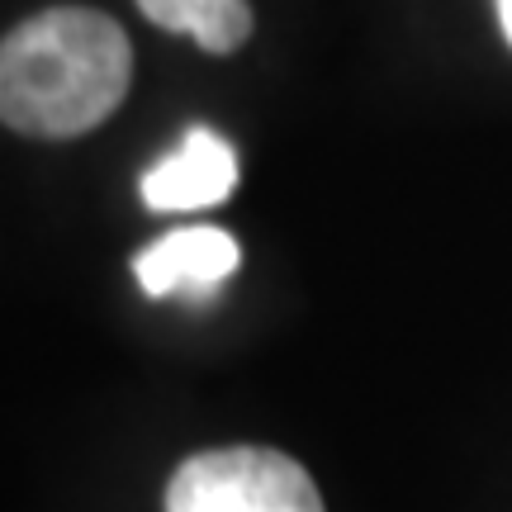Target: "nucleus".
I'll return each instance as SVG.
<instances>
[{"label": "nucleus", "mask_w": 512, "mask_h": 512, "mask_svg": "<svg viewBox=\"0 0 512 512\" xmlns=\"http://www.w3.org/2000/svg\"><path fill=\"white\" fill-rule=\"evenodd\" d=\"M133 53L100 10L57 5L0 38V119L29 138H76L105 124L128 91Z\"/></svg>", "instance_id": "1"}, {"label": "nucleus", "mask_w": 512, "mask_h": 512, "mask_svg": "<svg viewBox=\"0 0 512 512\" xmlns=\"http://www.w3.org/2000/svg\"><path fill=\"white\" fill-rule=\"evenodd\" d=\"M166 512H323V498L299 460L271 446H219L171 475Z\"/></svg>", "instance_id": "2"}, {"label": "nucleus", "mask_w": 512, "mask_h": 512, "mask_svg": "<svg viewBox=\"0 0 512 512\" xmlns=\"http://www.w3.org/2000/svg\"><path fill=\"white\" fill-rule=\"evenodd\" d=\"M238 238L233 233H223V228H176V233H166L157 238L152 247L133 256V275H138V285L143 294L152 299H171V294H185V299H214L219 285L228 275L238 271Z\"/></svg>", "instance_id": "3"}, {"label": "nucleus", "mask_w": 512, "mask_h": 512, "mask_svg": "<svg viewBox=\"0 0 512 512\" xmlns=\"http://www.w3.org/2000/svg\"><path fill=\"white\" fill-rule=\"evenodd\" d=\"M138 190H143L147 209H162V214L223 204L238 190V152L214 128L195 124L185 128V138L166 157L147 166Z\"/></svg>", "instance_id": "4"}, {"label": "nucleus", "mask_w": 512, "mask_h": 512, "mask_svg": "<svg viewBox=\"0 0 512 512\" xmlns=\"http://www.w3.org/2000/svg\"><path fill=\"white\" fill-rule=\"evenodd\" d=\"M138 10L171 34L195 38L204 53H233L252 34L247 0H138Z\"/></svg>", "instance_id": "5"}, {"label": "nucleus", "mask_w": 512, "mask_h": 512, "mask_svg": "<svg viewBox=\"0 0 512 512\" xmlns=\"http://www.w3.org/2000/svg\"><path fill=\"white\" fill-rule=\"evenodd\" d=\"M498 5V24H503V38L512 43V0H494Z\"/></svg>", "instance_id": "6"}]
</instances>
